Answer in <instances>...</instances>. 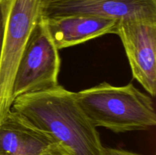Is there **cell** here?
Listing matches in <instances>:
<instances>
[{"mask_svg":"<svg viewBox=\"0 0 156 155\" xmlns=\"http://www.w3.org/2000/svg\"><path fill=\"white\" fill-rule=\"evenodd\" d=\"M11 111L48 135L63 155H105L100 135L76 100L62 86L20 96Z\"/></svg>","mask_w":156,"mask_h":155,"instance_id":"6da1fadb","label":"cell"},{"mask_svg":"<svg viewBox=\"0 0 156 155\" xmlns=\"http://www.w3.org/2000/svg\"><path fill=\"white\" fill-rule=\"evenodd\" d=\"M75 95L95 127L123 133L147 130L156 125L152 99L131 83L116 87L103 82Z\"/></svg>","mask_w":156,"mask_h":155,"instance_id":"7a4b0ae2","label":"cell"},{"mask_svg":"<svg viewBox=\"0 0 156 155\" xmlns=\"http://www.w3.org/2000/svg\"><path fill=\"white\" fill-rule=\"evenodd\" d=\"M4 39L0 60V122L10 112L12 86L21 56L41 20L42 0H2Z\"/></svg>","mask_w":156,"mask_h":155,"instance_id":"3957f363","label":"cell"},{"mask_svg":"<svg viewBox=\"0 0 156 155\" xmlns=\"http://www.w3.org/2000/svg\"><path fill=\"white\" fill-rule=\"evenodd\" d=\"M60 64L59 50L41 18L18 62L12 86L13 100L58 86Z\"/></svg>","mask_w":156,"mask_h":155,"instance_id":"277c9868","label":"cell"},{"mask_svg":"<svg viewBox=\"0 0 156 155\" xmlns=\"http://www.w3.org/2000/svg\"><path fill=\"white\" fill-rule=\"evenodd\" d=\"M115 34L121 40L134 78L156 94V21H119Z\"/></svg>","mask_w":156,"mask_h":155,"instance_id":"5b68a950","label":"cell"},{"mask_svg":"<svg viewBox=\"0 0 156 155\" xmlns=\"http://www.w3.org/2000/svg\"><path fill=\"white\" fill-rule=\"evenodd\" d=\"M66 15L156 21V0H42L41 18Z\"/></svg>","mask_w":156,"mask_h":155,"instance_id":"8992f818","label":"cell"},{"mask_svg":"<svg viewBox=\"0 0 156 155\" xmlns=\"http://www.w3.org/2000/svg\"><path fill=\"white\" fill-rule=\"evenodd\" d=\"M42 18L58 50L68 48L108 33H115L119 21L90 15Z\"/></svg>","mask_w":156,"mask_h":155,"instance_id":"52a82bcc","label":"cell"},{"mask_svg":"<svg viewBox=\"0 0 156 155\" xmlns=\"http://www.w3.org/2000/svg\"><path fill=\"white\" fill-rule=\"evenodd\" d=\"M57 147L48 135L12 111L0 122V155H44Z\"/></svg>","mask_w":156,"mask_h":155,"instance_id":"ba28073f","label":"cell"},{"mask_svg":"<svg viewBox=\"0 0 156 155\" xmlns=\"http://www.w3.org/2000/svg\"><path fill=\"white\" fill-rule=\"evenodd\" d=\"M5 27V12L2 0H0V60H1L2 51L3 39H4Z\"/></svg>","mask_w":156,"mask_h":155,"instance_id":"9c48e42d","label":"cell"},{"mask_svg":"<svg viewBox=\"0 0 156 155\" xmlns=\"http://www.w3.org/2000/svg\"><path fill=\"white\" fill-rule=\"evenodd\" d=\"M105 155H140L134 152L123 149L113 148V147H105Z\"/></svg>","mask_w":156,"mask_h":155,"instance_id":"30bf717a","label":"cell"},{"mask_svg":"<svg viewBox=\"0 0 156 155\" xmlns=\"http://www.w3.org/2000/svg\"><path fill=\"white\" fill-rule=\"evenodd\" d=\"M44 155H63L62 153V152L60 151V150L59 149V147L54 149V150H51L50 152H47V153H44Z\"/></svg>","mask_w":156,"mask_h":155,"instance_id":"8fae6325","label":"cell"}]
</instances>
